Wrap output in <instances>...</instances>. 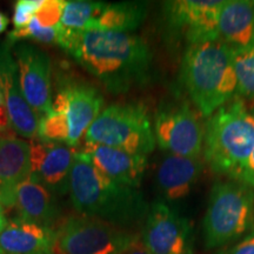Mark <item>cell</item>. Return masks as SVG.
I'll use <instances>...</instances> for the list:
<instances>
[{
  "instance_id": "obj_1",
  "label": "cell",
  "mask_w": 254,
  "mask_h": 254,
  "mask_svg": "<svg viewBox=\"0 0 254 254\" xmlns=\"http://www.w3.org/2000/svg\"><path fill=\"white\" fill-rule=\"evenodd\" d=\"M59 46L112 94H125L151 80L153 55L138 34L65 28Z\"/></svg>"
},
{
  "instance_id": "obj_2",
  "label": "cell",
  "mask_w": 254,
  "mask_h": 254,
  "mask_svg": "<svg viewBox=\"0 0 254 254\" xmlns=\"http://www.w3.org/2000/svg\"><path fill=\"white\" fill-rule=\"evenodd\" d=\"M68 194L78 214L128 231L144 224L151 205L140 189L111 180L81 151L75 154Z\"/></svg>"
},
{
  "instance_id": "obj_3",
  "label": "cell",
  "mask_w": 254,
  "mask_h": 254,
  "mask_svg": "<svg viewBox=\"0 0 254 254\" xmlns=\"http://www.w3.org/2000/svg\"><path fill=\"white\" fill-rule=\"evenodd\" d=\"M180 78L193 106L207 119L237 94L233 49L221 39L189 45L182 59Z\"/></svg>"
},
{
  "instance_id": "obj_4",
  "label": "cell",
  "mask_w": 254,
  "mask_h": 254,
  "mask_svg": "<svg viewBox=\"0 0 254 254\" xmlns=\"http://www.w3.org/2000/svg\"><path fill=\"white\" fill-rule=\"evenodd\" d=\"M254 150V112L232 100L206 119L202 159L215 174L237 180Z\"/></svg>"
},
{
  "instance_id": "obj_5",
  "label": "cell",
  "mask_w": 254,
  "mask_h": 254,
  "mask_svg": "<svg viewBox=\"0 0 254 254\" xmlns=\"http://www.w3.org/2000/svg\"><path fill=\"white\" fill-rule=\"evenodd\" d=\"M254 230V190L237 180L213 184L202 219L206 250H220Z\"/></svg>"
},
{
  "instance_id": "obj_6",
  "label": "cell",
  "mask_w": 254,
  "mask_h": 254,
  "mask_svg": "<svg viewBox=\"0 0 254 254\" xmlns=\"http://www.w3.org/2000/svg\"><path fill=\"white\" fill-rule=\"evenodd\" d=\"M85 141L144 157H148L157 146L153 122L140 103L107 106L87 129Z\"/></svg>"
},
{
  "instance_id": "obj_7",
  "label": "cell",
  "mask_w": 254,
  "mask_h": 254,
  "mask_svg": "<svg viewBox=\"0 0 254 254\" xmlns=\"http://www.w3.org/2000/svg\"><path fill=\"white\" fill-rule=\"evenodd\" d=\"M138 238L128 230L77 214L56 226L52 254H123Z\"/></svg>"
},
{
  "instance_id": "obj_8",
  "label": "cell",
  "mask_w": 254,
  "mask_h": 254,
  "mask_svg": "<svg viewBox=\"0 0 254 254\" xmlns=\"http://www.w3.org/2000/svg\"><path fill=\"white\" fill-rule=\"evenodd\" d=\"M155 141L166 153L201 158L205 124L190 104H168L159 107L154 116Z\"/></svg>"
},
{
  "instance_id": "obj_9",
  "label": "cell",
  "mask_w": 254,
  "mask_h": 254,
  "mask_svg": "<svg viewBox=\"0 0 254 254\" xmlns=\"http://www.w3.org/2000/svg\"><path fill=\"white\" fill-rule=\"evenodd\" d=\"M140 240L152 254H194L192 222L161 200L150 205Z\"/></svg>"
},
{
  "instance_id": "obj_10",
  "label": "cell",
  "mask_w": 254,
  "mask_h": 254,
  "mask_svg": "<svg viewBox=\"0 0 254 254\" xmlns=\"http://www.w3.org/2000/svg\"><path fill=\"white\" fill-rule=\"evenodd\" d=\"M51 110L65 117L69 129L68 146L75 147L104 110V97L90 82L63 75Z\"/></svg>"
},
{
  "instance_id": "obj_11",
  "label": "cell",
  "mask_w": 254,
  "mask_h": 254,
  "mask_svg": "<svg viewBox=\"0 0 254 254\" xmlns=\"http://www.w3.org/2000/svg\"><path fill=\"white\" fill-rule=\"evenodd\" d=\"M12 53L25 99L40 118L52 109V64L50 56L36 44L28 41L14 44Z\"/></svg>"
},
{
  "instance_id": "obj_12",
  "label": "cell",
  "mask_w": 254,
  "mask_h": 254,
  "mask_svg": "<svg viewBox=\"0 0 254 254\" xmlns=\"http://www.w3.org/2000/svg\"><path fill=\"white\" fill-rule=\"evenodd\" d=\"M222 4L224 0L165 1V23L168 30L183 37L189 45L220 39L218 20Z\"/></svg>"
},
{
  "instance_id": "obj_13",
  "label": "cell",
  "mask_w": 254,
  "mask_h": 254,
  "mask_svg": "<svg viewBox=\"0 0 254 254\" xmlns=\"http://www.w3.org/2000/svg\"><path fill=\"white\" fill-rule=\"evenodd\" d=\"M31 147V179L56 196L67 194L77 150L66 144L33 139Z\"/></svg>"
},
{
  "instance_id": "obj_14",
  "label": "cell",
  "mask_w": 254,
  "mask_h": 254,
  "mask_svg": "<svg viewBox=\"0 0 254 254\" xmlns=\"http://www.w3.org/2000/svg\"><path fill=\"white\" fill-rule=\"evenodd\" d=\"M0 93L7 111L11 129L23 138L37 139L39 116L25 99L12 45L6 40L0 44Z\"/></svg>"
},
{
  "instance_id": "obj_15",
  "label": "cell",
  "mask_w": 254,
  "mask_h": 254,
  "mask_svg": "<svg viewBox=\"0 0 254 254\" xmlns=\"http://www.w3.org/2000/svg\"><path fill=\"white\" fill-rule=\"evenodd\" d=\"M205 161L201 158H189L166 153L155 170V187L161 201L173 205L186 199L204 171Z\"/></svg>"
},
{
  "instance_id": "obj_16",
  "label": "cell",
  "mask_w": 254,
  "mask_h": 254,
  "mask_svg": "<svg viewBox=\"0 0 254 254\" xmlns=\"http://www.w3.org/2000/svg\"><path fill=\"white\" fill-rule=\"evenodd\" d=\"M81 152L90 159L97 170L111 180L122 185L140 189L148 166L147 157L87 142Z\"/></svg>"
},
{
  "instance_id": "obj_17",
  "label": "cell",
  "mask_w": 254,
  "mask_h": 254,
  "mask_svg": "<svg viewBox=\"0 0 254 254\" xmlns=\"http://www.w3.org/2000/svg\"><path fill=\"white\" fill-rule=\"evenodd\" d=\"M31 177L30 142L12 135L0 136V204L13 208L15 190Z\"/></svg>"
},
{
  "instance_id": "obj_18",
  "label": "cell",
  "mask_w": 254,
  "mask_h": 254,
  "mask_svg": "<svg viewBox=\"0 0 254 254\" xmlns=\"http://www.w3.org/2000/svg\"><path fill=\"white\" fill-rule=\"evenodd\" d=\"M53 240L52 228L14 218L0 232V254H52Z\"/></svg>"
},
{
  "instance_id": "obj_19",
  "label": "cell",
  "mask_w": 254,
  "mask_h": 254,
  "mask_svg": "<svg viewBox=\"0 0 254 254\" xmlns=\"http://www.w3.org/2000/svg\"><path fill=\"white\" fill-rule=\"evenodd\" d=\"M19 219L55 230L60 218L56 195L31 177L15 190L14 206Z\"/></svg>"
},
{
  "instance_id": "obj_20",
  "label": "cell",
  "mask_w": 254,
  "mask_h": 254,
  "mask_svg": "<svg viewBox=\"0 0 254 254\" xmlns=\"http://www.w3.org/2000/svg\"><path fill=\"white\" fill-rule=\"evenodd\" d=\"M148 13L147 2L95 1L86 32H125L132 33L145 21Z\"/></svg>"
},
{
  "instance_id": "obj_21",
  "label": "cell",
  "mask_w": 254,
  "mask_h": 254,
  "mask_svg": "<svg viewBox=\"0 0 254 254\" xmlns=\"http://www.w3.org/2000/svg\"><path fill=\"white\" fill-rule=\"evenodd\" d=\"M219 38L232 49L254 41L253 0H224L218 20Z\"/></svg>"
},
{
  "instance_id": "obj_22",
  "label": "cell",
  "mask_w": 254,
  "mask_h": 254,
  "mask_svg": "<svg viewBox=\"0 0 254 254\" xmlns=\"http://www.w3.org/2000/svg\"><path fill=\"white\" fill-rule=\"evenodd\" d=\"M233 64L237 75V94L254 100V41L233 49Z\"/></svg>"
},
{
  "instance_id": "obj_23",
  "label": "cell",
  "mask_w": 254,
  "mask_h": 254,
  "mask_svg": "<svg viewBox=\"0 0 254 254\" xmlns=\"http://www.w3.org/2000/svg\"><path fill=\"white\" fill-rule=\"evenodd\" d=\"M65 27L62 24L52 27L41 26L36 19H32L26 27L20 30H13L7 34L6 41L11 44L20 43V41H36V43L45 44V45H60Z\"/></svg>"
},
{
  "instance_id": "obj_24",
  "label": "cell",
  "mask_w": 254,
  "mask_h": 254,
  "mask_svg": "<svg viewBox=\"0 0 254 254\" xmlns=\"http://www.w3.org/2000/svg\"><path fill=\"white\" fill-rule=\"evenodd\" d=\"M66 0H45L38 9L34 19L41 26L52 27L60 24Z\"/></svg>"
},
{
  "instance_id": "obj_25",
  "label": "cell",
  "mask_w": 254,
  "mask_h": 254,
  "mask_svg": "<svg viewBox=\"0 0 254 254\" xmlns=\"http://www.w3.org/2000/svg\"><path fill=\"white\" fill-rule=\"evenodd\" d=\"M44 1L45 0H18L14 4L13 18H12L14 30L26 27Z\"/></svg>"
},
{
  "instance_id": "obj_26",
  "label": "cell",
  "mask_w": 254,
  "mask_h": 254,
  "mask_svg": "<svg viewBox=\"0 0 254 254\" xmlns=\"http://www.w3.org/2000/svg\"><path fill=\"white\" fill-rule=\"evenodd\" d=\"M215 254H254V230L236 243L222 247Z\"/></svg>"
},
{
  "instance_id": "obj_27",
  "label": "cell",
  "mask_w": 254,
  "mask_h": 254,
  "mask_svg": "<svg viewBox=\"0 0 254 254\" xmlns=\"http://www.w3.org/2000/svg\"><path fill=\"white\" fill-rule=\"evenodd\" d=\"M237 182L245 184V185L254 190V150L249 160H247L246 165L241 170L239 177L237 178Z\"/></svg>"
},
{
  "instance_id": "obj_28",
  "label": "cell",
  "mask_w": 254,
  "mask_h": 254,
  "mask_svg": "<svg viewBox=\"0 0 254 254\" xmlns=\"http://www.w3.org/2000/svg\"><path fill=\"white\" fill-rule=\"evenodd\" d=\"M8 129H11L9 126V120H8V114L6 111V106L2 99V95L0 93V134L7 132Z\"/></svg>"
},
{
  "instance_id": "obj_29",
  "label": "cell",
  "mask_w": 254,
  "mask_h": 254,
  "mask_svg": "<svg viewBox=\"0 0 254 254\" xmlns=\"http://www.w3.org/2000/svg\"><path fill=\"white\" fill-rule=\"evenodd\" d=\"M123 254H152V253L147 249H146L144 245H142V243L140 240V236H139L138 239H136L134 243H133L132 245L129 246L128 249H127Z\"/></svg>"
},
{
  "instance_id": "obj_30",
  "label": "cell",
  "mask_w": 254,
  "mask_h": 254,
  "mask_svg": "<svg viewBox=\"0 0 254 254\" xmlns=\"http://www.w3.org/2000/svg\"><path fill=\"white\" fill-rule=\"evenodd\" d=\"M9 24V19L6 17V15L0 12V34L4 33V32L7 30Z\"/></svg>"
},
{
  "instance_id": "obj_31",
  "label": "cell",
  "mask_w": 254,
  "mask_h": 254,
  "mask_svg": "<svg viewBox=\"0 0 254 254\" xmlns=\"http://www.w3.org/2000/svg\"><path fill=\"white\" fill-rule=\"evenodd\" d=\"M6 224H7V219H6L4 207H2V206L0 205V232L4 230L5 226H6Z\"/></svg>"
}]
</instances>
